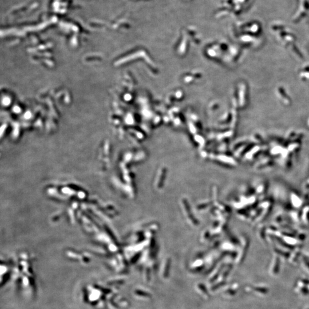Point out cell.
<instances>
[{
  "label": "cell",
  "mask_w": 309,
  "mask_h": 309,
  "mask_svg": "<svg viewBox=\"0 0 309 309\" xmlns=\"http://www.w3.org/2000/svg\"><path fill=\"white\" fill-rule=\"evenodd\" d=\"M279 195V213L275 220L301 230L309 227V192L288 189Z\"/></svg>",
  "instance_id": "6da1fadb"
},
{
  "label": "cell",
  "mask_w": 309,
  "mask_h": 309,
  "mask_svg": "<svg viewBox=\"0 0 309 309\" xmlns=\"http://www.w3.org/2000/svg\"><path fill=\"white\" fill-rule=\"evenodd\" d=\"M303 187L306 192L309 193V164L307 171L303 182Z\"/></svg>",
  "instance_id": "7a4b0ae2"
}]
</instances>
